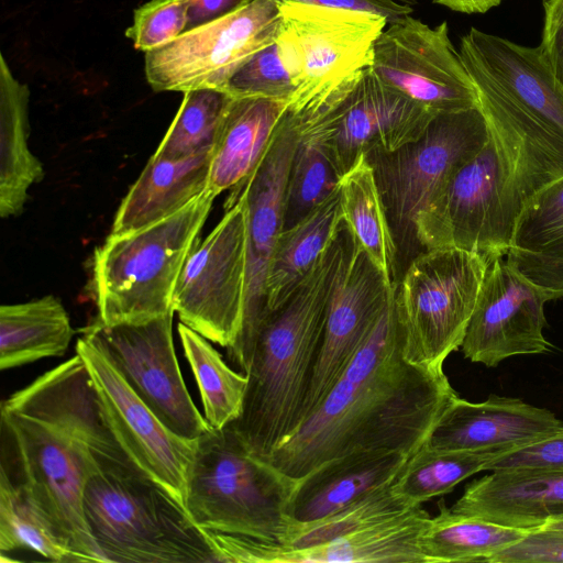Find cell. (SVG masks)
<instances>
[{
  "label": "cell",
  "mask_w": 563,
  "mask_h": 563,
  "mask_svg": "<svg viewBox=\"0 0 563 563\" xmlns=\"http://www.w3.org/2000/svg\"><path fill=\"white\" fill-rule=\"evenodd\" d=\"M1 408L57 428L86 446L103 466L136 467L114 434L78 354L12 394Z\"/></svg>",
  "instance_id": "obj_21"
},
{
  "label": "cell",
  "mask_w": 563,
  "mask_h": 563,
  "mask_svg": "<svg viewBox=\"0 0 563 563\" xmlns=\"http://www.w3.org/2000/svg\"><path fill=\"white\" fill-rule=\"evenodd\" d=\"M549 300L563 297V275L538 285Z\"/></svg>",
  "instance_id": "obj_48"
},
{
  "label": "cell",
  "mask_w": 563,
  "mask_h": 563,
  "mask_svg": "<svg viewBox=\"0 0 563 563\" xmlns=\"http://www.w3.org/2000/svg\"><path fill=\"white\" fill-rule=\"evenodd\" d=\"M84 509L104 562H217L185 507L136 467L101 466L87 482Z\"/></svg>",
  "instance_id": "obj_5"
},
{
  "label": "cell",
  "mask_w": 563,
  "mask_h": 563,
  "mask_svg": "<svg viewBox=\"0 0 563 563\" xmlns=\"http://www.w3.org/2000/svg\"><path fill=\"white\" fill-rule=\"evenodd\" d=\"M459 53L498 157L500 198L512 236L523 205L563 177V82L539 46L471 27Z\"/></svg>",
  "instance_id": "obj_2"
},
{
  "label": "cell",
  "mask_w": 563,
  "mask_h": 563,
  "mask_svg": "<svg viewBox=\"0 0 563 563\" xmlns=\"http://www.w3.org/2000/svg\"><path fill=\"white\" fill-rule=\"evenodd\" d=\"M450 509L516 529H540L563 514V471L492 472L467 484Z\"/></svg>",
  "instance_id": "obj_25"
},
{
  "label": "cell",
  "mask_w": 563,
  "mask_h": 563,
  "mask_svg": "<svg viewBox=\"0 0 563 563\" xmlns=\"http://www.w3.org/2000/svg\"><path fill=\"white\" fill-rule=\"evenodd\" d=\"M280 22L277 0H252L228 16L145 53L146 80L156 92L223 90L243 64L276 41Z\"/></svg>",
  "instance_id": "obj_12"
},
{
  "label": "cell",
  "mask_w": 563,
  "mask_h": 563,
  "mask_svg": "<svg viewBox=\"0 0 563 563\" xmlns=\"http://www.w3.org/2000/svg\"><path fill=\"white\" fill-rule=\"evenodd\" d=\"M484 471H563V429L539 440L498 451L485 464Z\"/></svg>",
  "instance_id": "obj_42"
},
{
  "label": "cell",
  "mask_w": 563,
  "mask_h": 563,
  "mask_svg": "<svg viewBox=\"0 0 563 563\" xmlns=\"http://www.w3.org/2000/svg\"><path fill=\"white\" fill-rule=\"evenodd\" d=\"M30 90L0 57V216H19L30 187L44 176L43 165L29 147Z\"/></svg>",
  "instance_id": "obj_28"
},
{
  "label": "cell",
  "mask_w": 563,
  "mask_h": 563,
  "mask_svg": "<svg viewBox=\"0 0 563 563\" xmlns=\"http://www.w3.org/2000/svg\"><path fill=\"white\" fill-rule=\"evenodd\" d=\"M487 563H563V530L537 529L497 552Z\"/></svg>",
  "instance_id": "obj_43"
},
{
  "label": "cell",
  "mask_w": 563,
  "mask_h": 563,
  "mask_svg": "<svg viewBox=\"0 0 563 563\" xmlns=\"http://www.w3.org/2000/svg\"><path fill=\"white\" fill-rule=\"evenodd\" d=\"M216 197L207 188L174 214L139 230L110 233L96 249L92 285L101 322H137L175 312L176 283Z\"/></svg>",
  "instance_id": "obj_6"
},
{
  "label": "cell",
  "mask_w": 563,
  "mask_h": 563,
  "mask_svg": "<svg viewBox=\"0 0 563 563\" xmlns=\"http://www.w3.org/2000/svg\"><path fill=\"white\" fill-rule=\"evenodd\" d=\"M74 330L63 303L53 295L0 307V368L2 371L60 356Z\"/></svg>",
  "instance_id": "obj_31"
},
{
  "label": "cell",
  "mask_w": 563,
  "mask_h": 563,
  "mask_svg": "<svg viewBox=\"0 0 563 563\" xmlns=\"http://www.w3.org/2000/svg\"><path fill=\"white\" fill-rule=\"evenodd\" d=\"M231 96H254L289 103L295 85L277 41L253 55L228 80Z\"/></svg>",
  "instance_id": "obj_40"
},
{
  "label": "cell",
  "mask_w": 563,
  "mask_h": 563,
  "mask_svg": "<svg viewBox=\"0 0 563 563\" xmlns=\"http://www.w3.org/2000/svg\"><path fill=\"white\" fill-rule=\"evenodd\" d=\"M246 279V205L242 195L198 241L176 283L173 309L180 322L231 347L241 330Z\"/></svg>",
  "instance_id": "obj_11"
},
{
  "label": "cell",
  "mask_w": 563,
  "mask_h": 563,
  "mask_svg": "<svg viewBox=\"0 0 563 563\" xmlns=\"http://www.w3.org/2000/svg\"><path fill=\"white\" fill-rule=\"evenodd\" d=\"M297 142V120L287 108L268 150L239 194L246 205L245 299L241 330L228 355L242 373L249 367L258 327L267 312V277L284 231L286 186Z\"/></svg>",
  "instance_id": "obj_14"
},
{
  "label": "cell",
  "mask_w": 563,
  "mask_h": 563,
  "mask_svg": "<svg viewBox=\"0 0 563 563\" xmlns=\"http://www.w3.org/2000/svg\"><path fill=\"white\" fill-rule=\"evenodd\" d=\"M450 10L461 13H485L499 5L503 0H432Z\"/></svg>",
  "instance_id": "obj_47"
},
{
  "label": "cell",
  "mask_w": 563,
  "mask_h": 563,
  "mask_svg": "<svg viewBox=\"0 0 563 563\" xmlns=\"http://www.w3.org/2000/svg\"><path fill=\"white\" fill-rule=\"evenodd\" d=\"M211 152L181 159L152 155L122 199L110 233L142 229L183 209L208 188Z\"/></svg>",
  "instance_id": "obj_27"
},
{
  "label": "cell",
  "mask_w": 563,
  "mask_h": 563,
  "mask_svg": "<svg viewBox=\"0 0 563 563\" xmlns=\"http://www.w3.org/2000/svg\"><path fill=\"white\" fill-rule=\"evenodd\" d=\"M497 452L439 450L423 444L408 459L393 489L409 506L422 505L451 493L461 482L484 471Z\"/></svg>",
  "instance_id": "obj_37"
},
{
  "label": "cell",
  "mask_w": 563,
  "mask_h": 563,
  "mask_svg": "<svg viewBox=\"0 0 563 563\" xmlns=\"http://www.w3.org/2000/svg\"><path fill=\"white\" fill-rule=\"evenodd\" d=\"M563 429L549 409L520 398L490 394L481 402L452 401L431 431L427 446L439 450L501 451Z\"/></svg>",
  "instance_id": "obj_22"
},
{
  "label": "cell",
  "mask_w": 563,
  "mask_h": 563,
  "mask_svg": "<svg viewBox=\"0 0 563 563\" xmlns=\"http://www.w3.org/2000/svg\"><path fill=\"white\" fill-rule=\"evenodd\" d=\"M394 291L395 286L354 239L330 299L322 343L302 406L300 424L349 365Z\"/></svg>",
  "instance_id": "obj_20"
},
{
  "label": "cell",
  "mask_w": 563,
  "mask_h": 563,
  "mask_svg": "<svg viewBox=\"0 0 563 563\" xmlns=\"http://www.w3.org/2000/svg\"><path fill=\"white\" fill-rule=\"evenodd\" d=\"M434 113L387 86L366 66L316 119L342 177L361 156L417 140Z\"/></svg>",
  "instance_id": "obj_18"
},
{
  "label": "cell",
  "mask_w": 563,
  "mask_h": 563,
  "mask_svg": "<svg viewBox=\"0 0 563 563\" xmlns=\"http://www.w3.org/2000/svg\"><path fill=\"white\" fill-rule=\"evenodd\" d=\"M178 334L198 384L205 419L212 429H223L241 415L249 378L234 372L208 339L181 322Z\"/></svg>",
  "instance_id": "obj_35"
},
{
  "label": "cell",
  "mask_w": 563,
  "mask_h": 563,
  "mask_svg": "<svg viewBox=\"0 0 563 563\" xmlns=\"http://www.w3.org/2000/svg\"><path fill=\"white\" fill-rule=\"evenodd\" d=\"M485 119L475 106L437 113L423 133L399 148L366 155L384 203L398 255V280L422 252L416 221L452 175L487 143Z\"/></svg>",
  "instance_id": "obj_7"
},
{
  "label": "cell",
  "mask_w": 563,
  "mask_h": 563,
  "mask_svg": "<svg viewBox=\"0 0 563 563\" xmlns=\"http://www.w3.org/2000/svg\"><path fill=\"white\" fill-rule=\"evenodd\" d=\"M343 220L357 244L396 286L398 255L373 169L365 156L340 181Z\"/></svg>",
  "instance_id": "obj_33"
},
{
  "label": "cell",
  "mask_w": 563,
  "mask_h": 563,
  "mask_svg": "<svg viewBox=\"0 0 563 563\" xmlns=\"http://www.w3.org/2000/svg\"><path fill=\"white\" fill-rule=\"evenodd\" d=\"M393 483L324 518L310 522H292L282 544L289 550L314 547L366 526L399 516L409 506L393 489Z\"/></svg>",
  "instance_id": "obj_39"
},
{
  "label": "cell",
  "mask_w": 563,
  "mask_h": 563,
  "mask_svg": "<svg viewBox=\"0 0 563 563\" xmlns=\"http://www.w3.org/2000/svg\"><path fill=\"white\" fill-rule=\"evenodd\" d=\"M457 396L443 369L404 356L393 296L325 397L266 461L297 481L345 455L411 456Z\"/></svg>",
  "instance_id": "obj_1"
},
{
  "label": "cell",
  "mask_w": 563,
  "mask_h": 563,
  "mask_svg": "<svg viewBox=\"0 0 563 563\" xmlns=\"http://www.w3.org/2000/svg\"><path fill=\"white\" fill-rule=\"evenodd\" d=\"M388 24L369 65L382 81L434 114L477 106L445 21L431 27L408 15Z\"/></svg>",
  "instance_id": "obj_15"
},
{
  "label": "cell",
  "mask_w": 563,
  "mask_h": 563,
  "mask_svg": "<svg viewBox=\"0 0 563 563\" xmlns=\"http://www.w3.org/2000/svg\"><path fill=\"white\" fill-rule=\"evenodd\" d=\"M187 25L186 0H150L134 11L125 36L135 49L147 53L169 44Z\"/></svg>",
  "instance_id": "obj_41"
},
{
  "label": "cell",
  "mask_w": 563,
  "mask_h": 563,
  "mask_svg": "<svg viewBox=\"0 0 563 563\" xmlns=\"http://www.w3.org/2000/svg\"><path fill=\"white\" fill-rule=\"evenodd\" d=\"M490 263L456 247L424 250L410 261L394 291L407 361L443 369L463 343Z\"/></svg>",
  "instance_id": "obj_9"
},
{
  "label": "cell",
  "mask_w": 563,
  "mask_h": 563,
  "mask_svg": "<svg viewBox=\"0 0 563 563\" xmlns=\"http://www.w3.org/2000/svg\"><path fill=\"white\" fill-rule=\"evenodd\" d=\"M278 2H299L334 9L362 11L380 15L388 23L411 14L412 0H277Z\"/></svg>",
  "instance_id": "obj_45"
},
{
  "label": "cell",
  "mask_w": 563,
  "mask_h": 563,
  "mask_svg": "<svg viewBox=\"0 0 563 563\" xmlns=\"http://www.w3.org/2000/svg\"><path fill=\"white\" fill-rule=\"evenodd\" d=\"M230 99V93L217 88L185 91L181 104L153 155L181 159L211 152Z\"/></svg>",
  "instance_id": "obj_38"
},
{
  "label": "cell",
  "mask_w": 563,
  "mask_h": 563,
  "mask_svg": "<svg viewBox=\"0 0 563 563\" xmlns=\"http://www.w3.org/2000/svg\"><path fill=\"white\" fill-rule=\"evenodd\" d=\"M342 223L339 186L307 217L282 232L267 277V312L291 296L330 246Z\"/></svg>",
  "instance_id": "obj_30"
},
{
  "label": "cell",
  "mask_w": 563,
  "mask_h": 563,
  "mask_svg": "<svg viewBox=\"0 0 563 563\" xmlns=\"http://www.w3.org/2000/svg\"><path fill=\"white\" fill-rule=\"evenodd\" d=\"M276 38L295 85L288 108L314 112L372 62L387 20L380 15L299 2H278Z\"/></svg>",
  "instance_id": "obj_10"
},
{
  "label": "cell",
  "mask_w": 563,
  "mask_h": 563,
  "mask_svg": "<svg viewBox=\"0 0 563 563\" xmlns=\"http://www.w3.org/2000/svg\"><path fill=\"white\" fill-rule=\"evenodd\" d=\"M430 518L418 505L394 518L300 550L254 540L246 545L245 559L247 563H424L419 541Z\"/></svg>",
  "instance_id": "obj_23"
},
{
  "label": "cell",
  "mask_w": 563,
  "mask_h": 563,
  "mask_svg": "<svg viewBox=\"0 0 563 563\" xmlns=\"http://www.w3.org/2000/svg\"><path fill=\"white\" fill-rule=\"evenodd\" d=\"M547 294L501 257L484 278L461 345L465 358L487 367L515 355L554 350L543 334Z\"/></svg>",
  "instance_id": "obj_19"
},
{
  "label": "cell",
  "mask_w": 563,
  "mask_h": 563,
  "mask_svg": "<svg viewBox=\"0 0 563 563\" xmlns=\"http://www.w3.org/2000/svg\"><path fill=\"white\" fill-rule=\"evenodd\" d=\"M288 103L264 97L231 96L211 150L208 189L230 190L231 207L268 150Z\"/></svg>",
  "instance_id": "obj_24"
},
{
  "label": "cell",
  "mask_w": 563,
  "mask_h": 563,
  "mask_svg": "<svg viewBox=\"0 0 563 563\" xmlns=\"http://www.w3.org/2000/svg\"><path fill=\"white\" fill-rule=\"evenodd\" d=\"M506 256L509 265L536 285L563 275V177L523 205Z\"/></svg>",
  "instance_id": "obj_29"
},
{
  "label": "cell",
  "mask_w": 563,
  "mask_h": 563,
  "mask_svg": "<svg viewBox=\"0 0 563 563\" xmlns=\"http://www.w3.org/2000/svg\"><path fill=\"white\" fill-rule=\"evenodd\" d=\"M416 233L422 251L456 247L490 262L508 253L511 236L504 220L498 157L490 137L419 214Z\"/></svg>",
  "instance_id": "obj_17"
},
{
  "label": "cell",
  "mask_w": 563,
  "mask_h": 563,
  "mask_svg": "<svg viewBox=\"0 0 563 563\" xmlns=\"http://www.w3.org/2000/svg\"><path fill=\"white\" fill-rule=\"evenodd\" d=\"M295 483L252 454L228 424L198 439L186 510L212 550L225 539L283 544L294 522L286 509Z\"/></svg>",
  "instance_id": "obj_4"
},
{
  "label": "cell",
  "mask_w": 563,
  "mask_h": 563,
  "mask_svg": "<svg viewBox=\"0 0 563 563\" xmlns=\"http://www.w3.org/2000/svg\"><path fill=\"white\" fill-rule=\"evenodd\" d=\"M291 112L297 120L298 142L286 186L284 230L322 203L342 179L316 119Z\"/></svg>",
  "instance_id": "obj_34"
},
{
  "label": "cell",
  "mask_w": 563,
  "mask_h": 563,
  "mask_svg": "<svg viewBox=\"0 0 563 563\" xmlns=\"http://www.w3.org/2000/svg\"><path fill=\"white\" fill-rule=\"evenodd\" d=\"M420 536L424 563L485 562L520 540L528 530L454 512L443 500Z\"/></svg>",
  "instance_id": "obj_32"
},
{
  "label": "cell",
  "mask_w": 563,
  "mask_h": 563,
  "mask_svg": "<svg viewBox=\"0 0 563 563\" xmlns=\"http://www.w3.org/2000/svg\"><path fill=\"white\" fill-rule=\"evenodd\" d=\"M101 466L57 428L1 408L0 475L26 493L84 562H104L84 509L87 482Z\"/></svg>",
  "instance_id": "obj_8"
},
{
  "label": "cell",
  "mask_w": 563,
  "mask_h": 563,
  "mask_svg": "<svg viewBox=\"0 0 563 563\" xmlns=\"http://www.w3.org/2000/svg\"><path fill=\"white\" fill-rule=\"evenodd\" d=\"M410 456L364 452L331 460L296 481L286 514L295 522L332 515L397 478Z\"/></svg>",
  "instance_id": "obj_26"
},
{
  "label": "cell",
  "mask_w": 563,
  "mask_h": 563,
  "mask_svg": "<svg viewBox=\"0 0 563 563\" xmlns=\"http://www.w3.org/2000/svg\"><path fill=\"white\" fill-rule=\"evenodd\" d=\"M539 47L555 76L563 82V0H543Z\"/></svg>",
  "instance_id": "obj_44"
},
{
  "label": "cell",
  "mask_w": 563,
  "mask_h": 563,
  "mask_svg": "<svg viewBox=\"0 0 563 563\" xmlns=\"http://www.w3.org/2000/svg\"><path fill=\"white\" fill-rule=\"evenodd\" d=\"M174 312L137 322L106 324L82 333L100 349L152 412L175 434L197 440L212 428L195 406L173 342Z\"/></svg>",
  "instance_id": "obj_13"
},
{
  "label": "cell",
  "mask_w": 563,
  "mask_h": 563,
  "mask_svg": "<svg viewBox=\"0 0 563 563\" xmlns=\"http://www.w3.org/2000/svg\"><path fill=\"white\" fill-rule=\"evenodd\" d=\"M76 354L85 362L109 423L136 467L186 509L197 440L172 432L137 397L108 356L81 335Z\"/></svg>",
  "instance_id": "obj_16"
},
{
  "label": "cell",
  "mask_w": 563,
  "mask_h": 563,
  "mask_svg": "<svg viewBox=\"0 0 563 563\" xmlns=\"http://www.w3.org/2000/svg\"><path fill=\"white\" fill-rule=\"evenodd\" d=\"M354 236H336L291 296L263 318L246 372L243 407L230 426L244 446L267 460L300 424L320 352L328 308Z\"/></svg>",
  "instance_id": "obj_3"
},
{
  "label": "cell",
  "mask_w": 563,
  "mask_h": 563,
  "mask_svg": "<svg viewBox=\"0 0 563 563\" xmlns=\"http://www.w3.org/2000/svg\"><path fill=\"white\" fill-rule=\"evenodd\" d=\"M250 2L252 0H186V32L228 16Z\"/></svg>",
  "instance_id": "obj_46"
},
{
  "label": "cell",
  "mask_w": 563,
  "mask_h": 563,
  "mask_svg": "<svg viewBox=\"0 0 563 563\" xmlns=\"http://www.w3.org/2000/svg\"><path fill=\"white\" fill-rule=\"evenodd\" d=\"M22 549L57 563L84 562L26 493L0 475V554Z\"/></svg>",
  "instance_id": "obj_36"
},
{
  "label": "cell",
  "mask_w": 563,
  "mask_h": 563,
  "mask_svg": "<svg viewBox=\"0 0 563 563\" xmlns=\"http://www.w3.org/2000/svg\"><path fill=\"white\" fill-rule=\"evenodd\" d=\"M540 529L563 530V514L551 518Z\"/></svg>",
  "instance_id": "obj_49"
}]
</instances>
